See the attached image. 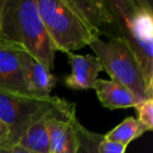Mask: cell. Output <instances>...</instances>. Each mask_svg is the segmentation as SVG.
<instances>
[{
  "mask_svg": "<svg viewBox=\"0 0 153 153\" xmlns=\"http://www.w3.org/2000/svg\"><path fill=\"white\" fill-rule=\"evenodd\" d=\"M10 136V129L1 120H0V146L5 145Z\"/></svg>",
  "mask_w": 153,
  "mask_h": 153,
  "instance_id": "ac0fdd59",
  "label": "cell"
},
{
  "mask_svg": "<svg viewBox=\"0 0 153 153\" xmlns=\"http://www.w3.org/2000/svg\"><path fill=\"white\" fill-rule=\"evenodd\" d=\"M76 136V153H100V145L104 138V134L92 132L85 128L76 117L72 121Z\"/></svg>",
  "mask_w": 153,
  "mask_h": 153,
  "instance_id": "5bb4252c",
  "label": "cell"
},
{
  "mask_svg": "<svg viewBox=\"0 0 153 153\" xmlns=\"http://www.w3.org/2000/svg\"><path fill=\"white\" fill-rule=\"evenodd\" d=\"M145 132H147V129L137 121V119L128 117L117 127L104 134V138L128 146L132 140L140 137Z\"/></svg>",
  "mask_w": 153,
  "mask_h": 153,
  "instance_id": "4fadbf2b",
  "label": "cell"
},
{
  "mask_svg": "<svg viewBox=\"0 0 153 153\" xmlns=\"http://www.w3.org/2000/svg\"><path fill=\"white\" fill-rule=\"evenodd\" d=\"M36 4L57 51L71 53L100 38L71 0H36Z\"/></svg>",
  "mask_w": 153,
  "mask_h": 153,
  "instance_id": "277c9868",
  "label": "cell"
},
{
  "mask_svg": "<svg viewBox=\"0 0 153 153\" xmlns=\"http://www.w3.org/2000/svg\"><path fill=\"white\" fill-rule=\"evenodd\" d=\"M4 3H5V0H0V28H1V21H2V14H3Z\"/></svg>",
  "mask_w": 153,
  "mask_h": 153,
  "instance_id": "d6986e66",
  "label": "cell"
},
{
  "mask_svg": "<svg viewBox=\"0 0 153 153\" xmlns=\"http://www.w3.org/2000/svg\"><path fill=\"white\" fill-rule=\"evenodd\" d=\"M0 153H33L24 149L20 145H3L0 146Z\"/></svg>",
  "mask_w": 153,
  "mask_h": 153,
  "instance_id": "e0dca14e",
  "label": "cell"
},
{
  "mask_svg": "<svg viewBox=\"0 0 153 153\" xmlns=\"http://www.w3.org/2000/svg\"><path fill=\"white\" fill-rule=\"evenodd\" d=\"M21 55L30 94L35 98H48L56 85L55 76L51 72V69L30 57L24 51H22Z\"/></svg>",
  "mask_w": 153,
  "mask_h": 153,
  "instance_id": "ba28073f",
  "label": "cell"
},
{
  "mask_svg": "<svg viewBox=\"0 0 153 153\" xmlns=\"http://www.w3.org/2000/svg\"><path fill=\"white\" fill-rule=\"evenodd\" d=\"M89 46L110 76L111 81L128 88L140 103L153 99L137 60L123 41L117 38H109L108 41L97 38L90 42Z\"/></svg>",
  "mask_w": 153,
  "mask_h": 153,
  "instance_id": "5b68a950",
  "label": "cell"
},
{
  "mask_svg": "<svg viewBox=\"0 0 153 153\" xmlns=\"http://www.w3.org/2000/svg\"><path fill=\"white\" fill-rule=\"evenodd\" d=\"M127 146L103 138L100 145V153H125Z\"/></svg>",
  "mask_w": 153,
  "mask_h": 153,
  "instance_id": "2e32d148",
  "label": "cell"
},
{
  "mask_svg": "<svg viewBox=\"0 0 153 153\" xmlns=\"http://www.w3.org/2000/svg\"><path fill=\"white\" fill-rule=\"evenodd\" d=\"M74 119L63 121L57 117H48L46 120L49 153H76V136L72 124Z\"/></svg>",
  "mask_w": 153,
  "mask_h": 153,
  "instance_id": "30bf717a",
  "label": "cell"
},
{
  "mask_svg": "<svg viewBox=\"0 0 153 153\" xmlns=\"http://www.w3.org/2000/svg\"><path fill=\"white\" fill-rule=\"evenodd\" d=\"M21 53L19 47L0 42V90L32 97L25 81Z\"/></svg>",
  "mask_w": 153,
  "mask_h": 153,
  "instance_id": "8992f818",
  "label": "cell"
},
{
  "mask_svg": "<svg viewBox=\"0 0 153 153\" xmlns=\"http://www.w3.org/2000/svg\"><path fill=\"white\" fill-rule=\"evenodd\" d=\"M74 117L76 104L65 99L56 96L35 98L0 90V120L10 129L5 145L17 144L26 128L40 119L57 117L70 121Z\"/></svg>",
  "mask_w": 153,
  "mask_h": 153,
  "instance_id": "3957f363",
  "label": "cell"
},
{
  "mask_svg": "<svg viewBox=\"0 0 153 153\" xmlns=\"http://www.w3.org/2000/svg\"><path fill=\"white\" fill-rule=\"evenodd\" d=\"M94 89L102 106L111 110L135 108L140 103L128 88L111 80L98 79Z\"/></svg>",
  "mask_w": 153,
  "mask_h": 153,
  "instance_id": "9c48e42d",
  "label": "cell"
},
{
  "mask_svg": "<svg viewBox=\"0 0 153 153\" xmlns=\"http://www.w3.org/2000/svg\"><path fill=\"white\" fill-rule=\"evenodd\" d=\"M0 42L15 45L48 69H53L57 49L39 14L36 0H5Z\"/></svg>",
  "mask_w": 153,
  "mask_h": 153,
  "instance_id": "7a4b0ae2",
  "label": "cell"
},
{
  "mask_svg": "<svg viewBox=\"0 0 153 153\" xmlns=\"http://www.w3.org/2000/svg\"><path fill=\"white\" fill-rule=\"evenodd\" d=\"M46 120L40 119L30 124L17 144L33 153H49V137Z\"/></svg>",
  "mask_w": 153,
  "mask_h": 153,
  "instance_id": "7c38bea8",
  "label": "cell"
},
{
  "mask_svg": "<svg viewBox=\"0 0 153 153\" xmlns=\"http://www.w3.org/2000/svg\"><path fill=\"white\" fill-rule=\"evenodd\" d=\"M71 2L94 30L100 35L105 34L112 21L106 0H71Z\"/></svg>",
  "mask_w": 153,
  "mask_h": 153,
  "instance_id": "8fae6325",
  "label": "cell"
},
{
  "mask_svg": "<svg viewBox=\"0 0 153 153\" xmlns=\"http://www.w3.org/2000/svg\"><path fill=\"white\" fill-rule=\"evenodd\" d=\"M112 16L105 32L122 40L133 53L153 94V10L146 0H106Z\"/></svg>",
  "mask_w": 153,
  "mask_h": 153,
  "instance_id": "6da1fadb",
  "label": "cell"
},
{
  "mask_svg": "<svg viewBox=\"0 0 153 153\" xmlns=\"http://www.w3.org/2000/svg\"><path fill=\"white\" fill-rule=\"evenodd\" d=\"M137 110V121L147 129L152 131L153 129V99H147L144 102L136 105Z\"/></svg>",
  "mask_w": 153,
  "mask_h": 153,
  "instance_id": "9a60e30c",
  "label": "cell"
},
{
  "mask_svg": "<svg viewBox=\"0 0 153 153\" xmlns=\"http://www.w3.org/2000/svg\"><path fill=\"white\" fill-rule=\"evenodd\" d=\"M68 62L71 74L65 78V85L70 89L83 90L94 87L98 76L104 70L103 65L96 56L68 53Z\"/></svg>",
  "mask_w": 153,
  "mask_h": 153,
  "instance_id": "52a82bcc",
  "label": "cell"
}]
</instances>
